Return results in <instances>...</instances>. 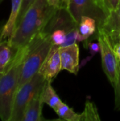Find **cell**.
<instances>
[{
    "label": "cell",
    "instance_id": "obj_9",
    "mask_svg": "<svg viewBox=\"0 0 120 121\" xmlns=\"http://www.w3.org/2000/svg\"><path fill=\"white\" fill-rule=\"evenodd\" d=\"M62 70L77 74L79 69V48L76 43L59 48Z\"/></svg>",
    "mask_w": 120,
    "mask_h": 121
},
{
    "label": "cell",
    "instance_id": "obj_12",
    "mask_svg": "<svg viewBox=\"0 0 120 121\" xmlns=\"http://www.w3.org/2000/svg\"><path fill=\"white\" fill-rule=\"evenodd\" d=\"M22 1L23 0H11V11L8 21L4 26H1L0 40H8L12 35L16 27V23L21 9Z\"/></svg>",
    "mask_w": 120,
    "mask_h": 121
},
{
    "label": "cell",
    "instance_id": "obj_27",
    "mask_svg": "<svg viewBox=\"0 0 120 121\" xmlns=\"http://www.w3.org/2000/svg\"><path fill=\"white\" fill-rule=\"evenodd\" d=\"M2 1H3V0H0V4H1V3L2 2Z\"/></svg>",
    "mask_w": 120,
    "mask_h": 121
},
{
    "label": "cell",
    "instance_id": "obj_24",
    "mask_svg": "<svg viewBox=\"0 0 120 121\" xmlns=\"http://www.w3.org/2000/svg\"><path fill=\"white\" fill-rule=\"evenodd\" d=\"M48 4L56 8H59L62 6V2L60 1V0H46Z\"/></svg>",
    "mask_w": 120,
    "mask_h": 121
},
{
    "label": "cell",
    "instance_id": "obj_25",
    "mask_svg": "<svg viewBox=\"0 0 120 121\" xmlns=\"http://www.w3.org/2000/svg\"><path fill=\"white\" fill-rule=\"evenodd\" d=\"M113 46H114V50L116 52V55L120 61V43H117L115 44Z\"/></svg>",
    "mask_w": 120,
    "mask_h": 121
},
{
    "label": "cell",
    "instance_id": "obj_20",
    "mask_svg": "<svg viewBox=\"0 0 120 121\" xmlns=\"http://www.w3.org/2000/svg\"><path fill=\"white\" fill-rule=\"evenodd\" d=\"M78 33H79V27L75 28L73 30H70L69 32L66 33L65 40H64V43L59 47L69 46V45H71L76 43V41H77Z\"/></svg>",
    "mask_w": 120,
    "mask_h": 121
},
{
    "label": "cell",
    "instance_id": "obj_11",
    "mask_svg": "<svg viewBox=\"0 0 120 121\" xmlns=\"http://www.w3.org/2000/svg\"><path fill=\"white\" fill-rule=\"evenodd\" d=\"M41 91L42 89L33 97L27 105L24 111L23 121H42L45 120L42 116V109L44 103L41 99Z\"/></svg>",
    "mask_w": 120,
    "mask_h": 121
},
{
    "label": "cell",
    "instance_id": "obj_30",
    "mask_svg": "<svg viewBox=\"0 0 120 121\" xmlns=\"http://www.w3.org/2000/svg\"></svg>",
    "mask_w": 120,
    "mask_h": 121
},
{
    "label": "cell",
    "instance_id": "obj_2",
    "mask_svg": "<svg viewBox=\"0 0 120 121\" xmlns=\"http://www.w3.org/2000/svg\"><path fill=\"white\" fill-rule=\"evenodd\" d=\"M26 51V45L20 48L11 65L0 77V119L1 121L11 120L22 63Z\"/></svg>",
    "mask_w": 120,
    "mask_h": 121
},
{
    "label": "cell",
    "instance_id": "obj_14",
    "mask_svg": "<svg viewBox=\"0 0 120 121\" xmlns=\"http://www.w3.org/2000/svg\"><path fill=\"white\" fill-rule=\"evenodd\" d=\"M51 82L48 80L45 81L41 91V99L44 104H46L56 111L62 101L52 86Z\"/></svg>",
    "mask_w": 120,
    "mask_h": 121
},
{
    "label": "cell",
    "instance_id": "obj_1",
    "mask_svg": "<svg viewBox=\"0 0 120 121\" xmlns=\"http://www.w3.org/2000/svg\"><path fill=\"white\" fill-rule=\"evenodd\" d=\"M57 9V8L50 5L46 0H35L8 40L10 45L16 49L27 45L44 30Z\"/></svg>",
    "mask_w": 120,
    "mask_h": 121
},
{
    "label": "cell",
    "instance_id": "obj_15",
    "mask_svg": "<svg viewBox=\"0 0 120 121\" xmlns=\"http://www.w3.org/2000/svg\"><path fill=\"white\" fill-rule=\"evenodd\" d=\"M98 28L95 20L89 16H82L79 23L77 41L83 42L92 35Z\"/></svg>",
    "mask_w": 120,
    "mask_h": 121
},
{
    "label": "cell",
    "instance_id": "obj_21",
    "mask_svg": "<svg viewBox=\"0 0 120 121\" xmlns=\"http://www.w3.org/2000/svg\"><path fill=\"white\" fill-rule=\"evenodd\" d=\"M35 0H23L22 1V4H21V9L16 20V26L18 24V23L21 21V20L22 19L23 16H24V14L25 13V12L27 11V10L29 9V7L34 3ZM16 28V27H15Z\"/></svg>",
    "mask_w": 120,
    "mask_h": 121
},
{
    "label": "cell",
    "instance_id": "obj_18",
    "mask_svg": "<svg viewBox=\"0 0 120 121\" xmlns=\"http://www.w3.org/2000/svg\"><path fill=\"white\" fill-rule=\"evenodd\" d=\"M120 1V0H97L98 5L107 15L117 9Z\"/></svg>",
    "mask_w": 120,
    "mask_h": 121
},
{
    "label": "cell",
    "instance_id": "obj_23",
    "mask_svg": "<svg viewBox=\"0 0 120 121\" xmlns=\"http://www.w3.org/2000/svg\"><path fill=\"white\" fill-rule=\"evenodd\" d=\"M89 48H90L91 51L93 52H98V51L100 50V45H99V43H91L89 45Z\"/></svg>",
    "mask_w": 120,
    "mask_h": 121
},
{
    "label": "cell",
    "instance_id": "obj_8",
    "mask_svg": "<svg viewBox=\"0 0 120 121\" xmlns=\"http://www.w3.org/2000/svg\"><path fill=\"white\" fill-rule=\"evenodd\" d=\"M59 48V46L58 45H53L52 46L38 72L46 80L52 81L62 70Z\"/></svg>",
    "mask_w": 120,
    "mask_h": 121
},
{
    "label": "cell",
    "instance_id": "obj_5",
    "mask_svg": "<svg viewBox=\"0 0 120 121\" xmlns=\"http://www.w3.org/2000/svg\"><path fill=\"white\" fill-rule=\"evenodd\" d=\"M46 79L39 72L18 88L13 104L10 121H23L25 109L33 97L40 91Z\"/></svg>",
    "mask_w": 120,
    "mask_h": 121
},
{
    "label": "cell",
    "instance_id": "obj_13",
    "mask_svg": "<svg viewBox=\"0 0 120 121\" xmlns=\"http://www.w3.org/2000/svg\"><path fill=\"white\" fill-rule=\"evenodd\" d=\"M1 28L0 27V33ZM16 49L11 46L8 39L0 40V74H2L9 67L14 59L17 51Z\"/></svg>",
    "mask_w": 120,
    "mask_h": 121
},
{
    "label": "cell",
    "instance_id": "obj_29",
    "mask_svg": "<svg viewBox=\"0 0 120 121\" xmlns=\"http://www.w3.org/2000/svg\"><path fill=\"white\" fill-rule=\"evenodd\" d=\"M1 74H0V77H1Z\"/></svg>",
    "mask_w": 120,
    "mask_h": 121
},
{
    "label": "cell",
    "instance_id": "obj_28",
    "mask_svg": "<svg viewBox=\"0 0 120 121\" xmlns=\"http://www.w3.org/2000/svg\"><path fill=\"white\" fill-rule=\"evenodd\" d=\"M119 38H120V33H119Z\"/></svg>",
    "mask_w": 120,
    "mask_h": 121
},
{
    "label": "cell",
    "instance_id": "obj_16",
    "mask_svg": "<svg viewBox=\"0 0 120 121\" xmlns=\"http://www.w3.org/2000/svg\"><path fill=\"white\" fill-rule=\"evenodd\" d=\"M61 120L67 121H81L80 114L76 113L72 108L62 102L55 111Z\"/></svg>",
    "mask_w": 120,
    "mask_h": 121
},
{
    "label": "cell",
    "instance_id": "obj_19",
    "mask_svg": "<svg viewBox=\"0 0 120 121\" xmlns=\"http://www.w3.org/2000/svg\"><path fill=\"white\" fill-rule=\"evenodd\" d=\"M50 37H51V40H52V45L61 46L65 40L66 32L63 30L58 29V30L53 31L51 33Z\"/></svg>",
    "mask_w": 120,
    "mask_h": 121
},
{
    "label": "cell",
    "instance_id": "obj_26",
    "mask_svg": "<svg viewBox=\"0 0 120 121\" xmlns=\"http://www.w3.org/2000/svg\"><path fill=\"white\" fill-rule=\"evenodd\" d=\"M69 0H62V4L67 7L68 6V4H69Z\"/></svg>",
    "mask_w": 120,
    "mask_h": 121
},
{
    "label": "cell",
    "instance_id": "obj_17",
    "mask_svg": "<svg viewBox=\"0 0 120 121\" xmlns=\"http://www.w3.org/2000/svg\"><path fill=\"white\" fill-rule=\"evenodd\" d=\"M81 121H99L100 118L98 114V111L96 106L94 103L87 101L85 104L84 111L80 113Z\"/></svg>",
    "mask_w": 120,
    "mask_h": 121
},
{
    "label": "cell",
    "instance_id": "obj_3",
    "mask_svg": "<svg viewBox=\"0 0 120 121\" xmlns=\"http://www.w3.org/2000/svg\"><path fill=\"white\" fill-rule=\"evenodd\" d=\"M26 45L27 51L22 63L18 88L39 72L53 45L50 35L42 31Z\"/></svg>",
    "mask_w": 120,
    "mask_h": 121
},
{
    "label": "cell",
    "instance_id": "obj_4",
    "mask_svg": "<svg viewBox=\"0 0 120 121\" xmlns=\"http://www.w3.org/2000/svg\"><path fill=\"white\" fill-rule=\"evenodd\" d=\"M97 38L100 49L103 70L111 85L114 87L117 84L120 77V60L116 55L109 35L101 28H97Z\"/></svg>",
    "mask_w": 120,
    "mask_h": 121
},
{
    "label": "cell",
    "instance_id": "obj_22",
    "mask_svg": "<svg viewBox=\"0 0 120 121\" xmlns=\"http://www.w3.org/2000/svg\"><path fill=\"white\" fill-rule=\"evenodd\" d=\"M113 88L115 91V110L120 111V73L118 82Z\"/></svg>",
    "mask_w": 120,
    "mask_h": 121
},
{
    "label": "cell",
    "instance_id": "obj_7",
    "mask_svg": "<svg viewBox=\"0 0 120 121\" xmlns=\"http://www.w3.org/2000/svg\"><path fill=\"white\" fill-rule=\"evenodd\" d=\"M77 27H79V23L72 17L67 7L62 4L60 7L57 8L42 32L50 35L53 31L61 29L66 33Z\"/></svg>",
    "mask_w": 120,
    "mask_h": 121
},
{
    "label": "cell",
    "instance_id": "obj_10",
    "mask_svg": "<svg viewBox=\"0 0 120 121\" xmlns=\"http://www.w3.org/2000/svg\"><path fill=\"white\" fill-rule=\"evenodd\" d=\"M109 35L114 45L120 43L119 33H120V1L116 9L112 11L107 16L101 27Z\"/></svg>",
    "mask_w": 120,
    "mask_h": 121
},
{
    "label": "cell",
    "instance_id": "obj_6",
    "mask_svg": "<svg viewBox=\"0 0 120 121\" xmlns=\"http://www.w3.org/2000/svg\"><path fill=\"white\" fill-rule=\"evenodd\" d=\"M67 9L77 23L82 16H89L95 20L98 28L103 26L108 16L97 0H69Z\"/></svg>",
    "mask_w": 120,
    "mask_h": 121
}]
</instances>
